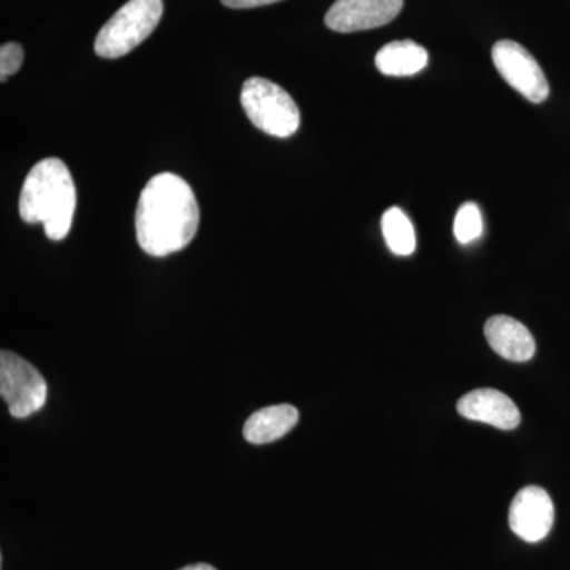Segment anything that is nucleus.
<instances>
[{"instance_id":"obj_1","label":"nucleus","mask_w":570,"mask_h":570,"mask_svg":"<svg viewBox=\"0 0 570 570\" xmlns=\"http://www.w3.org/2000/svg\"><path fill=\"white\" fill-rule=\"evenodd\" d=\"M200 208L189 184L174 174L153 176L135 213L138 245L153 257L178 253L193 242Z\"/></svg>"},{"instance_id":"obj_2","label":"nucleus","mask_w":570,"mask_h":570,"mask_svg":"<svg viewBox=\"0 0 570 570\" xmlns=\"http://www.w3.org/2000/svg\"><path fill=\"white\" fill-rule=\"evenodd\" d=\"M77 209V189L61 159L40 160L26 176L20 195V216L28 224H43L52 242L69 235Z\"/></svg>"},{"instance_id":"obj_3","label":"nucleus","mask_w":570,"mask_h":570,"mask_svg":"<svg viewBox=\"0 0 570 570\" xmlns=\"http://www.w3.org/2000/svg\"><path fill=\"white\" fill-rule=\"evenodd\" d=\"M163 14V0H129L105 22L94 50L104 59L129 55L151 36Z\"/></svg>"},{"instance_id":"obj_4","label":"nucleus","mask_w":570,"mask_h":570,"mask_svg":"<svg viewBox=\"0 0 570 570\" xmlns=\"http://www.w3.org/2000/svg\"><path fill=\"white\" fill-rule=\"evenodd\" d=\"M242 105L250 122L266 135L288 138L299 129L298 105L276 82L261 77L249 78L243 85Z\"/></svg>"},{"instance_id":"obj_5","label":"nucleus","mask_w":570,"mask_h":570,"mask_svg":"<svg viewBox=\"0 0 570 570\" xmlns=\"http://www.w3.org/2000/svg\"><path fill=\"white\" fill-rule=\"evenodd\" d=\"M0 395L14 419H28L47 403L48 385L43 376L13 352L0 354Z\"/></svg>"},{"instance_id":"obj_6","label":"nucleus","mask_w":570,"mask_h":570,"mask_svg":"<svg viewBox=\"0 0 570 570\" xmlns=\"http://www.w3.org/2000/svg\"><path fill=\"white\" fill-rule=\"evenodd\" d=\"M491 58L499 75L524 99L532 104H542L547 100L550 94L549 81L527 48L517 41L501 40L494 45Z\"/></svg>"},{"instance_id":"obj_7","label":"nucleus","mask_w":570,"mask_h":570,"mask_svg":"<svg viewBox=\"0 0 570 570\" xmlns=\"http://www.w3.org/2000/svg\"><path fill=\"white\" fill-rule=\"evenodd\" d=\"M403 6L404 0H336L325 24L341 33L370 31L395 20Z\"/></svg>"},{"instance_id":"obj_8","label":"nucleus","mask_w":570,"mask_h":570,"mask_svg":"<svg viewBox=\"0 0 570 570\" xmlns=\"http://www.w3.org/2000/svg\"><path fill=\"white\" fill-rule=\"evenodd\" d=\"M554 523V505L550 494L540 487L520 490L509 509V527L524 542H540L550 534Z\"/></svg>"},{"instance_id":"obj_9","label":"nucleus","mask_w":570,"mask_h":570,"mask_svg":"<svg viewBox=\"0 0 570 570\" xmlns=\"http://www.w3.org/2000/svg\"><path fill=\"white\" fill-rule=\"evenodd\" d=\"M461 417L487 423L499 430H515L521 414L508 395L494 389H479L469 392L456 404Z\"/></svg>"},{"instance_id":"obj_10","label":"nucleus","mask_w":570,"mask_h":570,"mask_svg":"<svg viewBox=\"0 0 570 570\" xmlns=\"http://www.w3.org/2000/svg\"><path fill=\"white\" fill-rule=\"evenodd\" d=\"M485 337L491 348L510 362H528L535 354V341L530 330L513 317H490L485 324Z\"/></svg>"},{"instance_id":"obj_11","label":"nucleus","mask_w":570,"mask_h":570,"mask_svg":"<svg viewBox=\"0 0 570 570\" xmlns=\"http://www.w3.org/2000/svg\"><path fill=\"white\" fill-rule=\"evenodd\" d=\"M298 411L292 404L268 406L247 419L243 434L250 444H268L284 438L298 423Z\"/></svg>"},{"instance_id":"obj_12","label":"nucleus","mask_w":570,"mask_h":570,"mask_svg":"<svg viewBox=\"0 0 570 570\" xmlns=\"http://www.w3.org/2000/svg\"><path fill=\"white\" fill-rule=\"evenodd\" d=\"M428 66V51L412 40L392 41L376 55V67L387 77H412Z\"/></svg>"},{"instance_id":"obj_13","label":"nucleus","mask_w":570,"mask_h":570,"mask_svg":"<svg viewBox=\"0 0 570 570\" xmlns=\"http://www.w3.org/2000/svg\"><path fill=\"white\" fill-rule=\"evenodd\" d=\"M382 234L389 249L395 255H411L417 247L414 225L406 214L395 206L382 216Z\"/></svg>"},{"instance_id":"obj_14","label":"nucleus","mask_w":570,"mask_h":570,"mask_svg":"<svg viewBox=\"0 0 570 570\" xmlns=\"http://www.w3.org/2000/svg\"><path fill=\"white\" fill-rule=\"evenodd\" d=\"M456 239L461 245H469L480 238L483 232L482 214L475 204H464L456 213L455 225H453Z\"/></svg>"},{"instance_id":"obj_15","label":"nucleus","mask_w":570,"mask_h":570,"mask_svg":"<svg viewBox=\"0 0 570 570\" xmlns=\"http://www.w3.org/2000/svg\"><path fill=\"white\" fill-rule=\"evenodd\" d=\"M24 61V51L20 43H6L0 48V80L7 81V78L17 73Z\"/></svg>"},{"instance_id":"obj_16","label":"nucleus","mask_w":570,"mask_h":570,"mask_svg":"<svg viewBox=\"0 0 570 570\" xmlns=\"http://www.w3.org/2000/svg\"><path fill=\"white\" fill-rule=\"evenodd\" d=\"M220 2L228 9L243 10L269 6V3L281 2V0H220Z\"/></svg>"},{"instance_id":"obj_17","label":"nucleus","mask_w":570,"mask_h":570,"mask_svg":"<svg viewBox=\"0 0 570 570\" xmlns=\"http://www.w3.org/2000/svg\"><path fill=\"white\" fill-rule=\"evenodd\" d=\"M179 570H217L213 566L205 564V562H198V564L186 566V568Z\"/></svg>"}]
</instances>
